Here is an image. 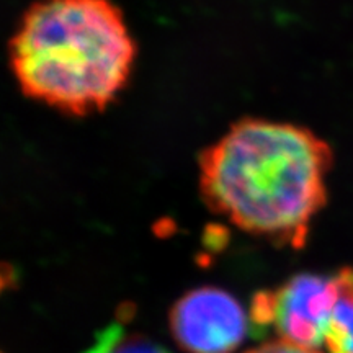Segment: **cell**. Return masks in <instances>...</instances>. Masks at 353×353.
<instances>
[{
  "label": "cell",
  "mask_w": 353,
  "mask_h": 353,
  "mask_svg": "<svg viewBox=\"0 0 353 353\" xmlns=\"http://www.w3.org/2000/svg\"><path fill=\"white\" fill-rule=\"evenodd\" d=\"M332 161L330 145L307 128L244 118L201 152L200 193L242 231L299 249L327 203Z\"/></svg>",
  "instance_id": "obj_1"
},
{
  "label": "cell",
  "mask_w": 353,
  "mask_h": 353,
  "mask_svg": "<svg viewBox=\"0 0 353 353\" xmlns=\"http://www.w3.org/2000/svg\"><path fill=\"white\" fill-rule=\"evenodd\" d=\"M8 57L28 99L85 117L126 87L136 44L112 0H37L17 25Z\"/></svg>",
  "instance_id": "obj_2"
},
{
  "label": "cell",
  "mask_w": 353,
  "mask_h": 353,
  "mask_svg": "<svg viewBox=\"0 0 353 353\" xmlns=\"http://www.w3.org/2000/svg\"><path fill=\"white\" fill-rule=\"evenodd\" d=\"M335 299V278L303 273L275 290L259 291L250 321L262 332L272 329L278 341L316 350L325 342Z\"/></svg>",
  "instance_id": "obj_3"
},
{
  "label": "cell",
  "mask_w": 353,
  "mask_h": 353,
  "mask_svg": "<svg viewBox=\"0 0 353 353\" xmlns=\"http://www.w3.org/2000/svg\"><path fill=\"white\" fill-rule=\"evenodd\" d=\"M249 322L244 309L226 291H188L170 311L175 342L188 353H232L244 341Z\"/></svg>",
  "instance_id": "obj_4"
},
{
  "label": "cell",
  "mask_w": 353,
  "mask_h": 353,
  "mask_svg": "<svg viewBox=\"0 0 353 353\" xmlns=\"http://www.w3.org/2000/svg\"><path fill=\"white\" fill-rule=\"evenodd\" d=\"M337 299L330 316L325 345L330 353H353V268L337 273Z\"/></svg>",
  "instance_id": "obj_5"
},
{
  "label": "cell",
  "mask_w": 353,
  "mask_h": 353,
  "mask_svg": "<svg viewBox=\"0 0 353 353\" xmlns=\"http://www.w3.org/2000/svg\"><path fill=\"white\" fill-rule=\"evenodd\" d=\"M83 353H169L144 335L128 332L120 324H112L97 335L92 347Z\"/></svg>",
  "instance_id": "obj_6"
},
{
  "label": "cell",
  "mask_w": 353,
  "mask_h": 353,
  "mask_svg": "<svg viewBox=\"0 0 353 353\" xmlns=\"http://www.w3.org/2000/svg\"><path fill=\"white\" fill-rule=\"evenodd\" d=\"M247 353H319V352L312 350V348L293 345V343L290 342L275 341V342L263 343V345L254 348V350H249Z\"/></svg>",
  "instance_id": "obj_7"
}]
</instances>
